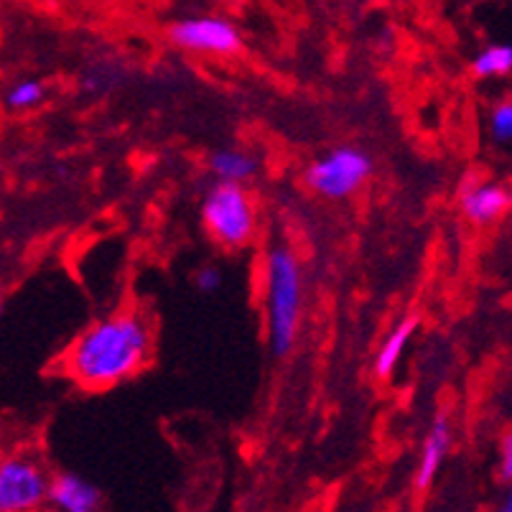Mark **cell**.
Returning a JSON list of instances; mask_svg holds the SVG:
<instances>
[{
    "label": "cell",
    "instance_id": "8",
    "mask_svg": "<svg viewBox=\"0 0 512 512\" xmlns=\"http://www.w3.org/2000/svg\"><path fill=\"white\" fill-rule=\"evenodd\" d=\"M510 204V192L497 184H469L462 192L464 214L477 225H487L495 217H500Z\"/></svg>",
    "mask_w": 512,
    "mask_h": 512
},
{
    "label": "cell",
    "instance_id": "13",
    "mask_svg": "<svg viewBox=\"0 0 512 512\" xmlns=\"http://www.w3.org/2000/svg\"><path fill=\"white\" fill-rule=\"evenodd\" d=\"M41 97H44V87H41V82L23 79V82L13 85L11 92H8V105L16 107V110H26V107H34L36 102H41Z\"/></svg>",
    "mask_w": 512,
    "mask_h": 512
},
{
    "label": "cell",
    "instance_id": "17",
    "mask_svg": "<svg viewBox=\"0 0 512 512\" xmlns=\"http://www.w3.org/2000/svg\"><path fill=\"white\" fill-rule=\"evenodd\" d=\"M500 512H512V490H510V495H507V500L502 502Z\"/></svg>",
    "mask_w": 512,
    "mask_h": 512
},
{
    "label": "cell",
    "instance_id": "5",
    "mask_svg": "<svg viewBox=\"0 0 512 512\" xmlns=\"http://www.w3.org/2000/svg\"><path fill=\"white\" fill-rule=\"evenodd\" d=\"M51 482L31 459L13 456L0 467V512H36L49 500Z\"/></svg>",
    "mask_w": 512,
    "mask_h": 512
},
{
    "label": "cell",
    "instance_id": "12",
    "mask_svg": "<svg viewBox=\"0 0 512 512\" xmlns=\"http://www.w3.org/2000/svg\"><path fill=\"white\" fill-rule=\"evenodd\" d=\"M472 72L477 77H500V74L512 72V46L492 44L479 51L472 62Z\"/></svg>",
    "mask_w": 512,
    "mask_h": 512
},
{
    "label": "cell",
    "instance_id": "11",
    "mask_svg": "<svg viewBox=\"0 0 512 512\" xmlns=\"http://www.w3.org/2000/svg\"><path fill=\"white\" fill-rule=\"evenodd\" d=\"M416 327H418V319H413L411 316V319L400 321L398 327H395L393 332L385 337V342L380 344V352H377V360H375L377 375L385 377L395 370V365H398V360H400V355H403L406 344L411 342Z\"/></svg>",
    "mask_w": 512,
    "mask_h": 512
},
{
    "label": "cell",
    "instance_id": "2",
    "mask_svg": "<svg viewBox=\"0 0 512 512\" xmlns=\"http://www.w3.org/2000/svg\"><path fill=\"white\" fill-rule=\"evenodd\" d=\"M301 301H304V273L299 258L278 245L265 260V314H268V339L276 357H286L296 344Z\"/></svg>",
    "mask_w": 512,
    "mask_h": 512
},
{
    "label": "cell",
    "instance_id": "3",
    "mask_svg": "<svg viewBox=\"0 0 512 512\" xmlns=\"http://www.w3.org/2000/svg\"><path fill=\"white\" fill-rule=\"evenodd\" d=\"M202 217L214 240L227 248H240L253 237L255 207L240 184L217 181L204 197Z\"/></svg>",
    "mask_w": 512,
    "mask_h": 512
},
{
    "label": "cell",
    "instance_id": "4",
    "mask_svg": "<svg viewBox=\"0 0 512 512\" xmlns=\"http://www.w3.org/2000/svg\"><path fill=\"white\" fill-rule=\"evenodd\" d=\"M372 174V158L360 148H334L327 156L316 158L306 169L304 181L316 194L329 199H344L355 194Z\"/></svg>",
    "mask_w": 512,
    "mask_h": 512
},
{
    "label": "cell",
    "instance_id": "1",
    "mask_svg": "<svg viewBox=\"0 0 512 512\" xmlns=\"http://www.w3.org/2000/svg\"><path fill=\"white\" fill-rule=\"evenodd\" d=\"M151 355V332L136 314H113L95 321L69 347V375L85 388H113L141 370Z\"/></svg>",
    "mask_w": 512,
    "mask_h": 512
},
{
    "label": "cell",
    "instance_id": "9",
    "mask_svg": "<svg viewBox=\"0 0 512 512\" xmlns=\"http://www.w3.org/2000/svg\"><path fill=\"white\" fill-rule=\"evenodd\" d=\"M449 446H451L449 418H446L444 413H439L434 426H431V431H428L426 444H423V451H421V462H418V472H416L418 490H428V487H431L436 472H439V467L444 464V456L449 454Z\"/></svg>",
    "mask_w": 512,
    "mask_h": 512
},
{
    "label": "cell",
    "instance_id": "14",
    "mask_svg": "<svg viewBox=\"0 0 512 512\" xmlns=\"http://www.w3.org/2000/svg\"><path fill=\"white\" fill-rule=\"evenodd\" d=\"M490 130L495 141H512V102H502V105L495 107V113L490 118Z\"/></svg>",
    "mask_w": 512,
    "mask_h": 512
},
{
    "label": "cell",
    "instance_id": "15",
    "mask_svg": "<svg viewBox=\"0 0 512 512\" xmlns=\"http://www.w3.org/2000/svg\"><path fill=\"white\" fill-rule=\"evenodd\" d=\"M194 283H197L199 291L212 293L222 286V273L217 268H212V265H204V268H199L197 276H194Z\"/></svg>",
    "mask_w": 512,
    "mask_h": 512
},
{
    "label": "cell",
    "instance_id": "6",
    "mask_svg": "<svg viewBox=\"0 0 512 512\" xmlns=\"http://www.w3.org/2000/svg\"><path fill=\"white\" fill-rule=\"evenodd\" d=\"M171 41L189 51H207V54H232L240 49V34L230 21L217 16L184 18L174 23L169 31Z\"/></svg>",
    "mask_w": 512,
    "mask_h": 512
},
{
    "label": "cell",
    "instance_id": "10",
    "mask_svg": "<svg viewBox=\"0 0 512 512\" xmlns=\"http://www.w3.org/2000/svg\"><path fill=\"white\" fill-rule=\"evenodd\" d=\"M209 169L225 184H240L248 181L250 176L258 171V161H255L250 153L245 151H232V148H225V151H217L212 158H209Z\"/></svg>",
    "mask_w": 512,
    "mask_h": 512
},
{
    "label": "cell",
    "instance_id": "7",
    "mask_svg": "<svg viewBox=\"0 0 512 512\" xmlns=\"http://www.w3.org/2000/svg\"><path fill=\"white\" fill-rule=\"evenodd\" d=\"M100 490L79 474H59L51 479L49 502L59 512H100Z\"/></svg>",
    "mask_w": 512,
    "mask_h": 512
},
{
    "label": "cell",
    "instance_id": "16",
    "mask_svg": "<svg viewBox=\"0 0 512 512\" xmlns=\"http://www.w3.org/2000/svg\"><path fill=\"white\" fill-rule=\"evenodd\" d=\"M500 474L502 479L512 482V431L502 436L500 444Z\"/></svg>",
    "mask_w": 512,
    "mask_h": 512
}]
</instances>
